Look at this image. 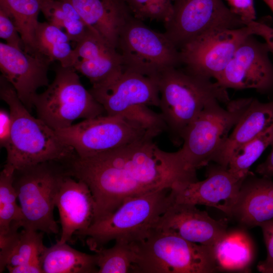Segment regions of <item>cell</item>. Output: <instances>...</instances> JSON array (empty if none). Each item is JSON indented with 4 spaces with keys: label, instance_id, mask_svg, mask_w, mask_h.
I'll return each mask as SVG.
<instances>
[{
    "label": "cell",
    "instance_id": "6da1fadb",
    "mask_svg": "<svg viewBox=\"0 0 273 273\" xmlns=\"http://www.w3.org/2000/svg\"><path fill=\"white\" fill-rule=\"evenodd\" d=\"M147 139L69 161L67 173L84 182L95 205L94 222L115 211L129 199L198 180L177 152L165 151Z\"/></svg>",
    "mask_w": 273,
    "mask_h": 273
},
{
    "label": "cell",
    "instance_id": "7a4b0ae2",
    "mask_svg": "<svg viewBox=\"0 0 273 273\" xmlns=\"http://www.w3.org/2000/svg\"><path fill=\"white\" fill-rule=\"evenodd\" d=\"M1 99L9 107L12 126L6 164L15 170L48 162H69L77 156L55 130L31 115L11 84L2 75Z\"/></svg>",
    "mask_w": 273,
    "mask_h": 273
},
{
    "label": "cell",
    "instance_id": "3957f363",
    "mask_svg": "<svg viewBox=\"0 0 273 273\" xmlns=\"http://www.w3.org/2000/svg\"><path fill=\"white\" fill-rule=\"evenodd\" d=\"M160 113L174 145L183 144L189 126L206 105L213 100L227 104L226 89L211 79L197 75L185 67H170L157 76Z\"/></svg>",
    "mask_w": 273,
    "mask_h": 273
},
{
    "label": "cell",
    "instance_id": "277c9868",
    "mask_svg": "<svg viewBox=\"0 0 273 273\" xmlns=\"http://www.w3.org/2000/svg\"><path fill=\"white\" fill-rule=\"evenodd\" d=\"M170 190L163 189L127 200L112 213L75 235L85 239L94 252L112 240L142 242L155 230L160 218L172 203Z\"/></svg>",
    "mask_w": 273,
    "mask_h": 273
},
{
    "label": "cell",
    "instance_id": "5b68a950",
    "mask_svg": "<svg viewBox=\"0 0 273 273\" xmlns=\"http://www.w3.org/2000/svg\"><path fill=\"white\" fill-rule=\"evenodd\" d=\"M89 91L106 114L134 121L158 134L165 131L160 114L149 108L159 106L157 77L123 67L121 72L105 82L92 85Z\"/></svg>",
    "mask_w": 273,
    "mask_h": 273
},
{
    "label": "cell",
    "instance_id": "8992f818",
    "mask_svg": "<svg viewBox=\"0 0 273 273\" xmlns=\"http://www.w3.org/2000/svg\"><path fill=\"white\" fill-rule=\"evenodd\" d=\"M218 269L213 247L156 229L146 240L138 243L134 272L211 273Z\"/></svg>",
    "mask_w": 273,
    "mask_h": 273
},
{
    "label": "cell",
    "instance_id": "52a82bcc",
    "mask_svg": "<svg viewBox=\"0 0 273 273\" xmlns=\"http://www.w3.org/2000/svg\"><path fill=\"white\" fill-rule=\"evenodd\" d=\"M251 98L230 101L226 108L218 100L209 102L192 121L183 137V146L177 151L186 167L196 171L213 159L238 122Z\"/></svg>",
    "mask_w": 273,
    "mask_h": 273
},
{
    "label": "cell",
    "instance_id": "ba28073f",
    "mask_svg": "<svg viewBox=\"0 0 273 273\" xmlns=\"http://www.w3.org/2000/svg\"><path fill=\"white\" fill-rule=\"evenodd\" d=\"M37 117L55 130L68 127L78 119L94 118L106 113L89 90L82 84L73 67L61 65L47 88L35 97Z\"/></svg>",
    "mask_w": 273,
    "mask_h": 273
},
{
    "label": "cell",
    "instance_id": "9c48e42d",
    "mask_svg": "<svg viewBox=\"0 0 273 273\" xmlns=\"http://www.w3.org/2000/svg\"><path fill=\"white\" fill-rule=\"evenodd\" d=\"M53 162L15 171L14 186L23 215V229L48 234L59 232L53 211L61 183L67 173Z\"/></svg>",
    "mask_w": 273,
    "mask_h": 273
},
{
    "label": "cell",
    "instance_id": "30bf717a",
    "mask_svg": "<svg viewBox=\"0 0 273 273\" xmlns=\"http://www.w3.org/2000/svg\"><path fill=\"white\" fill-rule=\"evenodd\" d=\"M77 157L85 158L147 139L158 134L142 124L106 114L55 130Z\"/></svg>",
    "mask_w": 273,
    "mask_h": 273
},
{
    "label": "cell",
    "instance_id": "8fae6325",
    "mask_svg": "<svg viewBox=\"0 0 273 273\" xmlns=\"http://www.w3.org/2000/svg\"><path fill=\"white\" fill-rule=\"evenodd\" d=\"M123 67L152 77L181 64L179 50L163 33L133 16L122 27L117 41Z\"/></svg>",
    "mask_w": 273,
    "mask_h": 273
},
{
    "label": "cell",
    "instance_id": "7c38bea8",
    "mask_svg": "<svg viewBox=\"0 0 273 273\" xmlns=\"http://www.w3.org/2000/svg\"><path fill=\"white\" fill-rule=\"evenodd\" d=\"M164 24V34L178 50L207 32L246 26L223 0H173Z\"/></svg>",
    "mask_w": 273,
    "mask_h": 273
},
{
    "label": "cell",
    "instance_id": "4fadbf2b",
    "mask_svg": "<svg viewBox=\"0 0 273 273\" xmlns=\"http://www.w3.org/2000/svg\"><path fill=\"white\" fill-rule=\"evenodd\" d=\"M252 35L245 26L216 29L191 40L179 50L181 64L197 75L216 79L223 72L242 42Z\"/></svg>",
    "mask_w": 273,
    "mask_h": 273
},
{
    "label": "cell",
    "instance_id": "5bb4252c",
    "mask_svg": "<svg viewBox=\"0 0 273 273\" xmlns=\"http://www.w3.org/2000/svg\"><path fill=\"white\" fill-rule=\"evenodd\" d=\"M265 43L248 36L215 82L225 89H254L266 92L273 88V65Z\"/></svg>",
    "mask_w": 273,
    "mask_h": 273
},
{
    "label": "cell",
    "instance_id": "9a60e30c",
    "mask_svg": "<svg viewBox=\"0 0 273 273\" xmlns=\"http://www.w3.org/2000/svg\"><path fill=\"white\" fill-rule=\"evenodd\" d=\"M244 179L218 164L209 170L205 179L176 185L170 195L174 202L215 207L230 216Z\"/></svg>",
    "mask_w": 273,
    "mask_h": 273
},
{
    "label": "cell",
    "instance_id": "2e32d148",
    "mask_svg": "<svg viewBox=\"0 0 273 273\" xmlns=\"http://www.w3.org/2000/svg\"><path fill=\"white\" fill-rule=\"evenodd\" d=\"M196 206L173 201L160 218L156 229L194 243L213 247L227 233V221L215 220Z\"/></svg>",
    "mask_w": 273,
    "mask_h": 273
},
{
    "label": "cell",
    "instance_id": "e0dca14e",
    "mask_svg": "<svg viewBox=\"0 0 273 273\" xmlns=\"http://www.w3.org/2000/svg\"><path fill=\"white\" fill-rule=\"evenodd\" d=\"M49 65L36 55L6 43H0L2 76L14 87L29 111L33 107V102L37 94V89L49 84Z\"/></svg>",
    "mask_w": 273,
    "mask_h": 273
},
{
    "label": "cell",
    "instance_id": "ac0fdd59",
    "mask_svg": "<svg viewBox=\"0 0 273 273\" xmlns=\"http://www.w3.org/2000/svg\"><path fill=\"white\" fill-rule=\"evenodd\" d=\"M56 207L61 225L58 243L70 241L74 234L85 231L94 222L95 205L90 189L84 182L68 174L61 183Z\"/></svg>",
    "mask_w": 273,
    "mask_h": 273
},
{
    "label": "cell",
    "instance_id": "d6986e66",
    "mask_svg": "<svg viewBox=\"0 0 273 273\" xmlns=\"http://www.w3.org/2000/svg\"><path fill=\"white\" fill-rule=\"evenodd\" d=\"M74 50L76 61L73 68L87 77L92 85L105 82L123 69L117 50L90 28Z\"/></svg>",
    "mask_w": 273,
    "mask_h": 273
},
{
    "label": "cell",
    "instance_id": "ffe728a7",
    "mask_svg": "<svg viewBox=\"0 0 273 273\" xmlns=\"http://www.w3.org/2000/svg\"><path fill=\"white\" fill-rule=\"evenodd\" d=\"M230 217L247 227L273 219V181L250 173L242 183Z\"/></svg>",
    "mask_w": 273,
    "mask_h": 273
},
{
    "label": "cell",
    "instance_id": "44dd1931",
    "mask_svg": "<svg viewBox=\"0 0 273 273\" xmlns=\"http://www.w3.org/2000/svg\"><path fill=\"white\" fill-rule=\"evenodd\" d=\"M88 26L117 49L120 32L133 15L124 0H67Z\"/></svg>",
    "mask_w": 273,
    "mask_h": 273
},
{
    "label": "cell",
    "instance_id": "7402d4cb",
    "mask_svg": "<svg viewBox=\"0 0 273 273\" xmlns=\"http://www.w3.org/2000/svg\"><path fill=\"white\" fill-rule=\"evenodd\" d=\"M273 125V101L261 103L251 98L231 134L215 155L212 161L227 168L233 154Z\"/></svg>",
    "mask_w": 273,
    "mask_h": 273
},
{
    "label": "cell",
    "instance_id": "603a6c76",
    "mask_svg": "<svg viewBox=\"0 0 273 273\" xmlns=\"http://www.w3.org/2000/svg\"><path fill=\"white\" fill-rule=\"evenodd\" d=\"M11 228L6 234L0 235V272L8 266H16L28 262L40 261L45 247L41 232Z\"/></svg>",
    "mask_w": 273,
    "mask_h": 273
},
{
    "label": "cell",
    "instance_id": "cb8c5ba5",
    "mask_svg": "<svg viewBox=\"0 0 273 273\" xmlns=\"http://www.w3.org/2000/svg\"><path fill=\"white\" fill-rule=\"evenodd\" d=\"M43 273L98 272L95 254L79 251L67 244L45 246L40 257Z\"/></svg>",
    "mask_w": 273,
    "mask_h": 273
},
{
    "label": "cell",
    "instance_id": "d4e9b609",
    "mask_svg": "<svg viewBox=\"0 0 273 273\" xmlns=\"http://www.w3.org/2000/svg\"><path fill=\"white\" fill-rule=\"evenodd\" d=\"M70 42L62 29L48 22H39L35 34L34 55L50 64L58 61L63 67H73L76 59Z\"/></svg>",
    "mask_w": 273,
    "mask_h": 273
},
{
    "label": "cell",
    "instance_id": "484cf974",
    "mask_svg": "<svg viewBox=\"0 0 273 273\" xmlns=\"http://www.w3.org/2000/svg\"><path fill=\"white\" fill-rule=\"evenodd\" d=\"M214 255L218 268L225 270L246 269L251 263L254 249L250 239L242 231L227 232L213 246Z\"/></svg>",
    "mask_w": 273,
    "mask_h": 273
},
{
    "label": "cell",
    "instance_id": "4316f807",
    "mask_svg": "<svg viewBox=\"0 0 273 273\" xmlns=\"http://www.w3.org/2000/svg\"><path fill=\"white\" fill-rule=\"evenodd\" d=\"M0 9L14 23L23 41L24 51L34 55L35 34L41 11L40 0H0Z\"/></svg>",
    "mask_w": 273,
    "mask_h": 273
},
{
    "label": "cell",
    "instance_id": "83f0119b",
    "mask_svg": "<svg viewBox=\"0 0 273 273\" xmlns=\"http://www.w3.org/2000/svg\"><path fill=\"white\" fill-rule=\"evenodd\" d=\"M41 12L49 23L65 30L71 41H79L89 29L67 0H40Z\"/></svg>",
    "mask_w": 273,
    "mask_h": 273
},
{
    "label": "cell",
    "instance_id": "f1b7e54d",
    "mask_svg": "<svg viewBox=\"0 0 273 273\" xmlns=\"http://www.w3.org/2000/svg\"><path fill=\"white\" fill-rule=\"evenodd\" d=\"M110 248L95 251L98 273L134 272L138 259V243L115 241Z\"/></svg>",
    "mask_w": 273,
    "mask_h": 273
},
{
    "label": "cell",
    "instance_id": "f546056e",
    "mask_svg": "<svg viewBox=\"0 0 273 273\" xmlns=\"http://www.w3.org/2000/svg\"><path fill=\"white\" fill-rule=\"evenodd\" d=\"M15 171L6 164L0 173V235L8 233L13 224L22 226L23 215L14 186Z\"/></svg>",
    "mask_w": 273,
    "mask_h": 273
},
{
    "label": "cell",
    "instance_id": "4dcf8cb0",
    "mask_svg": "<svg viewBox=\"0 0 273 273\" xmlns=\"http://www.w3.org/2000/svg\"><path fill=\"white\" fill-rule=\"evenodd\" d=\"M272 141L273 125L235 151L229 161V172L239 178L245 179L250 173L251 166Z\"/></svg>",
    "mask_w": 273,
    "mask_h": 273
},
{
    "label": "cell",
    "instance_id": "1f68e13d",
    "mask_svg": "<svg viewBox=\"0 0 273 273\" xmlns=\"http://www.w3.org/2000/svg\"><path fill=\"white\" fill-rule=\"evenodd\" d=\"M135 18L164 22L170 17L173 0H124Z\"/></svg>",
    "mask_w": 273,
    "mask_h": 273
},
{
    "label": "cell",
    "instance_id": "d6a6232c",
    "mask_svg": "<svg viewBox=\"0 0 273 273\" xmlns=\"http://www.w3.org/2000/svg\"><path fill=\"white\" fill-rule=\"evenodd\" d=\"M0 37L6 43L24 51L21 37L13 20L3 10L0 9Z\"/></svg>",
    "mask_w": 273,
    "mask_h": 273
},
{
    "label": "cell",
    "instance_id": "836d02e7",
    "mask_svg": "<svg viewBox=\"0 0 273 273\" xmlns=\"http://www.w3.org/2000/svg\"><path fill=\"white\" fill-rule=\"evenodd\" d=\"M260 226L267 250L266 258L257 265L258 270L264 273H273V219L261 223Z\"/></svg>",
    "mask_w": 273,
    "mask_h": 273
},
{
    "label": "cell",
    "instance_id": "e575fe53",
    "mask_svg": "<svg viewBox=\"0 0 273 273\" xmlns=\"http://www.w3.org/2000/svg\"><path fill=\"white\" fill-rule=\"evenodd\" d=\"M230 10L245 23L256 20L254 0H223Z\"/></svg>",
    "mask_w": 273,
    "mask_h": 273
},
{
    "label": "cell",
    "instance_id": "d590c367",
    "mask_svg": "<svg viewBox=\"0 0 273 273\" xmlns=\"http://www.w3.org/2000/svg\"><path fill=\"white\" fill-rule=\"evenodd\" d=\"M246 25L250 29L252 35L259 36L264 39L269 52L273 55V27L256 20L247 22Z\"/></svg>",
    "mask_w": 273,
    "mask_h": 273
},
{
    "label": "cell",
    "instance_id": "8d00e7d4",
    "mask_svg": "<svg viewBox=\"0 0 273 273\" xmlns=\"http://www.w3.org/2000/svg\"><path fill=\"white\" fill-rule=\"evenodd\" d=\"M12 121L10 111L0 110V145L6 149L9 146L11 136Z\"/></svg>",
    "mask_w": 273,
    "mask_h": 273
},
{
    "label": "cell",
    "instance_id": "74e56055",
    "mask_svg": "<svg viewBox=\"0 0 273 273\" xmlns=\"http://www.w3.org/2000/svg\"><path fill=\"white\" fill-rule=\"evenodd\" d=\"M6 269L10 273H43L40 261L28 262L16 266H8Z\"/></svg>",
    "mask_w": 273,
    "mask_h": 273
},
{
    "label": "cell",
    "instance_id": "f35d334b",
    "mask_svg": "<svg viewBox=\"0 0 273 273\" xmlns=\"http://www.w3.org/2000/svg\"><path fill=\"white\" fill-rule=\"evenodd\" d=\"M270 146L271 150L266 160L257 166L256 172L260 175L268 178L273 177V141Z\"/></svg>",
    "mask_w": 273,
    "mask_h": 273
},
{
    "label": "cell",
    "instance_id": "ab89813d",
    "mask_svg": "<svg viewBox=\"0 0 273 273\" xmlns=\"http://www.w3.org/2000/svg\"><path fill=\"white\" fill-rule=\"evenodd\" d=\"M273 12V0H262Z\"/></svg>",
    "mask_w": 273,
    "mask_h": 273
}]
</instances>
